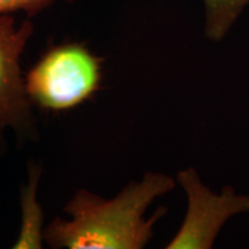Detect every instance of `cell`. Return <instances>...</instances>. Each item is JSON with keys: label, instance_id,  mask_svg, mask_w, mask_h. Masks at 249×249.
<instances>
[{"label": "cell", "instance_id": "6da1fadb", "mask_svg": "<svg viewBox=\"0 0 249 249\" xmlns=\"http://www.w3.org/2000/svg\"><path fill=\"white\" fill-rule=\"evenodd\" d=\"M176 178L147 171L111 198L80 188L64 205L68 217H54L45 226L44 242L52 249H142L155 236V225L167 213L149 208L176 188Z\"/></svg>", "mask_w": 249, "mask_h": 249}, {"label": "cell", "instance_id": "7a4b0ae2", "mask_svg": "<svg viewBox=\"0 0 249 249\" xmlns=\"http://www.w3.org/2000/svg\"><path fill=\"white\" fill-rule=\"evenodd\" d=\"M102 62L80 43L50 49L24 76L31 103L58 112L79 107L99 89Z\"/></svg>", "mask_w": 249, "mask_h": 249}, {"label": "cell", "instance_id": "3957f363", "mask_svg": "<svg viewBox=\"0 0 249 249\" xmlns=\"http://www.w3.org/2000/svg\"><path fill=\"white\" fill-rule=\"evenodd\" d=\"M187 198L181 225L167 249H211L224 226L233 217L249 213V195L231 185L214 192L202 181L195 167L179 171L176 177Z\"/></svg>", "mask_w": 249, "mask_h": 249}, {"label": "cell", "instance_id": "277c9868", "mask_svg": "<svg viewBox=\"0 0 249 249\" xmlns=\"http://www.w3.org/2000/svg\"><path fill=\"white\" fill-rule=\"evenodd\" d=\"M34 31L29 20L18 24L13 14L0 15V141L6 130L18 143L39 141L38 120L21 68V57Z\"/></svg>", "mask_w": 249, "mask_h": 249}, {"label": "cell", "instance_id": "5b68a950", "mask_svg": "<svg viewBox=\"0 0 249 249\" xmlns=\"http://www.w3.org/2000/svg\"><path fill=\"white\" fill-rule=\"evenodd\" d=\"M42 173V164L33 160L28 163L27 181L20 188L21 223L13 249H42L45 245V214L38 201Z\"/></svg>", "mask_w": 249, "mask_h": 249}, {"label": "cell", "instance_id": "8992f818", "mask_svg": "<svg viewBox=\"0 0 249 249\" xmlns=\"http://www.w3.org/2000/svg\"><path fill=\"white\" fill-rule=\"evenodd\" d=\"M204 6V36L220 43L229 35L249 0H202Z\"/></svg>", "mask_w": 249, "mask_h": 249}, {"label": "cell", "instance_id": "52a82bcc", "mask_svg": "<svg viewBox=\"0 0 249 249\" xmlns=\"http://www.w3.org/2000/svg\"><path fill=\"white\" fill-rule=\"evenodd\" d=\"M58 0H0V15L22 12L33 18L42 13Z\"/></svg>", "mask_w": 249, "mask_h": 249}, {"label": "cell", "instance_id": "ba28073f", "mask_svg": "<svg viewBox=\"0 0 249 249\" xmlns=\"http://www.w3.org/2000/svg\"><path fill=\"white\" fill-rule=\"evenodd\" d=\"M0 202H1V196H0Z\"/></svg>", "mask_w": 249, "mask_h": 249}]
</instances>
